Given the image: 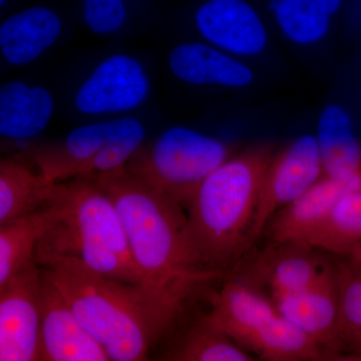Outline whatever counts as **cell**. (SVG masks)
<instances>
[{
  "mask_svg": "<svg viewBox=\"0 0 361 361\" xmlns=\"http://www.w3.org/2000/svg\"><path fill=\"white\" fill-rule=\"evenodd\" d=\"M37 264L113 361L147 360L201 284L123 282L102 276L73 259L49 258Z\"/></svg>",
  "mask_w": 361,
  "mask_h": 361,
  "instance_id": "1",
  "label": "cell"
},
{
  "mask_svg": "<svg viewBox=\"0 0 361 361\" xmlns=\"http://www.w3.org/2000/svg\"><path fill=\"white\" fill-rule=\"evenodd\" d=\"M92 177L108 192L122 220L135 266L152 283H206V270L190 242L188 215L174 199L123 168Z\"/></svg>",
  "mask_w": 361,
  "mask_h": 361,
  "instance_id": "2",
  "label": "cell"
},
{
  "mask_svg": "<svg viewBox=\"0 0 361 361\" xmlns=\"http://www.w3.org/2000/svg\"><path fill=\"white\" fill-rule=\"evenodd\" d=\"M270 160L267 147L231 156L195 193L188 206V231L206 270L222 274L253 244L259 192Z\"/></svg>",
  "mask_w": 361,
  "mask_h": 361,
  "instance_id": "3",
  "label": "cell"
},
{
  "mask_svg": "<svg viewBox=\"0 0 361 361\" xmlns=\"http://www.w3.org/2000/svg\"><path fill=\"white\" fill-rule=\"evenodd\" d=\"M149 59L125 47L92 54L73 68L58 90L59 106L80 122L141 115L154 96Z\"/></svg>",
  "mask_w": 361,
  "mask_h": 361,
  "instance_id": "4",
  "label": "cell"
},
{
  "mask_svg": "<svg viewBox=\"0 0 361 361\" xmlns=\"http://www.w3.org/2000/svg\"><path fill=\"white\" fill-rule=\"evenodd\" d=\"M231 156V149L220 137L174 125L147 141L126 169L180 205L189 206L204 180Z\"/></svg>",
  "mask_w": 361,
  "mask_h": 361,
  "instance_id": "5",
  "label": "cell"
},
{
  "mask_svg": "<svg viewBox=\"0 0 361 361\" xmlns=\"http://www.w3.org/2000/svg\"><path fill=\"white\" fill-rule=\"evenodd\" d=\"M322 177V157L314 135H299L271 159L259 192L252 242L259 238L279 211L300 198Z\"/></svg>",
  "mask_w": 361,
  "mask_h": 361,
  "instance_id": "6",
  "label": "cell"
},
{
  "mask_svg": "<svg viewBox=\"0 0 361 361\" xmlns=\"http://www.w3.org/2000/svg\"><path fill=\"white\" fill-rule=\"evenodd\" d=\"M190 25L195 39L247 61L269 47L264 18L247 0H202L192 11Z\"/></svg>",
  "mask_w": 361,
  "mask_h": 361,
  "instance_id": "7",
  "label": "cell"
},
{
  "mask_svg": "<svg viewBox=\"0 0 361 361\" xmlns=\"http://www.w3.org/2000/svg\"><path fill=\"white\" fill-rule=\"evenodd\" d=\"M49 202L59 207L63 220L102 242L126 262L137 267L115 203L92 176L56 183Z\"/></svg>",
  "mask_w": 361,
  "mask_h": 361,
  "instance_id": "8",
  "label": "cell"
},
{
  "mask_svg": "<svg viewBox=\"0 0 361 361\" xmlns=\"http://www.w3.org/2000/svg\"><path fill=\"white\" fill-rule=\"evenodd\" d=\"M40 275L33 259L0 286V361H39Z\"/></svg>",
  "mask_w": 361,
  "mask_h": 361,
  "instance_id": "9",
  "label": "cell"
},
{
  "mask_svg": "<svg viewBox=\"0 0 361 361\" xmlns=\"http://www.w3.org/2000/svg\"><path fill=\"white\" fill-rule=\"evenodd\" d=\"M71 23L54 6H27L7 16L0 25V61L2 70L35 65L70 35Z\"/></svg>",
  "mask_w": 361,
  "mask_h": 361,
  "instance_id": "10",
  "label": "cell"
},
{
  "mask_svg": "<svg viewBox=\"0 0 361 361\" xmlns=\"http://www.w3.org/2000/svg\"><path fill=\"white\" fill-rule=\"evenodd\" d=\"M39 307V361L110 360L44 269L40 275Z\"/></svg>",
  "mask_w": 361,
  "mask_h": 361,
  "instance_id": "11",
  "label": "cell"
},
{
  "mask_svg": "<svg viewBox=\"0 0 361 361\" xmlns=\"http://www.w3.org/2000/svg\"><path fill=\"white\" fill-rule=\"evenodd\" d=\"M165 68L175 82L193 89L243 90L256 78L245 59L195 37L180 40L168 49Z\"/></svg>",
  "mask_w": 361,
  "mask_h": 361,
  "instance_id": "12",
  "label": "cell"
},
{
  "mask_svg": "<svg viewBox=\"0 0 361 361\" xmlns=\"http://www.w3.org/2000/svg\"><path fill=\"white\" fill-rule=\"evenodd\" d=\"M122 118L82 122L61 139L30 149L32 161L54 183L90 176L94 159L118 132Z\"/></svg>",
  "mask_w": 361,
  "mask_h": 361,
  "instance_id": "13",
  "label": "cell"
},
{
  "mask_svg": "<svg viewBox=\"0 0 361 361\" xmlns=\"http://www.w3.org/2000/svg\"><path fill=\"white\" fill-rule=\"evenodd\" d=\"M59 106L58 90L35 78L18 77L0 87V137L27 144L47 130Z\"/></svg>",
  "mask_w": 361,
  "mask_h": 361,
  "instance_id": "14",
  "label": "cell"
},
{
  "mask_svg": "<svg viewBox=\"0 0 361 361\" xmlns=\"http://www.w3.org/2000/svg\"><path fill=\"white\" fill-rule=\"evenodd\" d=\"M49 258L80 261L90 270L110 279L132 283L149 282L137 267L61 217L39 240L33 257L37 263Z\"/></svg>",
  "mask_w": 361,
  "mask_h": 361,
  "instance_id": "15",
  "label": "cell"
},
{
  "mask_svg": "<svg viewBox=\"0 0 361 361\" xmlns=\"http://www.w3.org/2000/svg\"><path fill=\"white\" fill-rule=\"evenodd\" d=\"M284 318L312 337L332 355L336 350V324L338 315L337 268L329 271L314 284L295 292L271 298Z\"/></svg>",
  "mask_w": 361,
  "mask_h": 361,
  "instance_id": "16",
  "label": "cell"
},
{
  "mask_svg": "<svg viewBox=\"0 0 361 361\" xmlns=\"http://www.w3.org/2000/svg\"><path fill=\"white\" fill-rule=\"evenodd\" d=\"M361 191V169L343 177L322 179L268 223L274 243H299L334 206L348 195Z\"/></svg>",
  "mask_w": 361,
  "mask_h": 361,
  "instance_id": "17",
  "label": "cell"
},
{
  "mask_svg": "<svg viewBox=\"0 0 361 361\" xmlns=\"http://www.w3.org/2000/svg\"><path fill=\"white\" fill-rule=\"evenodd\" d=\"M275 245L255 267L256 279L269 288L271 298L303 290L334 269L312 247L291 242Z\"/></svg>",
  "mask_w": 361,
  "mask_h": 361,
  "instance_id": "18",
  "label": "cell"
},
{
  "mask_svg": "<svg viewBox=\"0 0 361 361\" xmlns=\"http://www.w3.org/2000/svg\"><path fill=\"white\" fill-rule=\"evenodd\" d=\"M277 314L272 300L250 285L230 281L214 299L208 317L240 346L249 349L259 332Z\"/></svg>",
  "mask_w": 361,
  "mask_h": 361,
  "instance_id": "19",
  "label": "cell"
},
{
  "mask_svg": "<svg viewBox=\"0 0 361 361\" xmlns=\"http://www.w3.org/2000/svg\"><path fill=\"white\" fill-rule=\"evenodd\" d=\"M314 135L323 176L343 177L361 169V144L353 116L345 106L337 103L326 104L318 116Z\"/></svg>",
  "mask_w": 361,
  "mask_h": 361,
  "instance_id": "20",
  "label": "cell"
},
{
  "mask_svg": "<svg viewBox=\"0 0 361 361\" xmlns=\"http://www.w3.org/2000/svg\"><path fill=\"white\" fill-rule=\"evenodd\" d=\"M344 0H271L278 30L298 47H312L329 37Z\"/></svg>",
  "mask_w": 361,
  "mask_h": 361,
  "instance_id": "21",
  "label": "cell"
},
{
  "mask_svg": "<svg viewBox=\"0 0 361 361\" xmlns=\"http://www.w3.org/2000/svg\"><path fill=\"white\" fill-rule=\"evenodd\" d=\"M61 217L59 207L49 202L35 212L0 225V286L33 260L39 240Z\"/></svg>",
  "mask_w": 361,
  "mask_h": 361,
  "instance_id": "22",
  "label": "cell"
},
{
  "mask_svg": "<svg viewBox=\"0 0 361 361\" xmlns=\"http://www.w3.org/2000/svg\"><path fill=\"white\" fill-rule=\"evenodd\" d=\"M56 183L20 157L0 161V225L39 210L49 203Z\"/></svg>",
  "mask_w": 361,
  "mask_h": 361,
  "instance_id": "23",
  "label": "cell"
},
{
  "mask_svg": "<svg viewBox=\"0 0 361 361\" xmlns=\"http://www.w3.org/2000/svg\"><path fill=\"white\" fill-rule=\"evenodd\" d=\"M152 0H78V20L90 35L101 39H126L151 20Z\"/></svg>",
  "mask_w": 361,
  "mask_h": 361,
  "instance_id": "24",
  "label": "cell"
},
{
  "mask_svg": "<svg viewBox=\"0 0 361 361\" xmlns=\"http://www.w3.org/2000/svg\"><path fill=\"white\" fill-rule=\"evenodd\" d=\"M161 360L170 361H251L245 348L211 322L208 314L195 320L161 353Z\"/></svg>",
  "mask_w": 361,
  "mask_h": 361,
  "instance_id": "25",
  "label": "cell"
},
{
  "mask_svg": "<svg viewBox=\"0 0 361 361\" xmlns=\"http://www.w3.org/2000/svg\"><path fill=\"white\" fill-rule=\"evenodd\" d=\"M249 350L269 361L322 360L336 357L279 312L259 332Z\"/></svg>",
  "mask_w": 361,
  "mask_h": 361,
  "instance_id": "26",
  "label": "cell"
},
{
  "mask_svg": "<svg viewBox=\"0 0 361 361\" xmlns=\"http://www.w3.org/2000/svg\"><path fill=\"white\" fill-rule=\"evenodd\" d=\"M361 243V191L344 197L299 244L346 256Z\"/></svg>",
  "mask_w": 361,
  "mask_h": 361,
  "instance_id": "27",
  "label": "cell"
},
{
  "mask_svg": "<svg viewBox=\"0 0 361 361\" xmlns=\"http://www.w3.org/2000/svg\"><path fill=\"white\" fill-rule=\"evenodd\" d=\"M338 315L336 350L355 348L361 351V266L341 265L337 268Z\"/></svg>",
  "mask_w": 361,
  "mask_h": 361,
  "instance_id": "28",
  "label": "cell"
},
{
  "mask_svg": "<svg viewBox=\"0 0 361 361\" xmlns=\"http://www.w3.org/2000/svg\"><path fill=\"white\" fill-rule=\"evenodd\" d=\"M346 256H348L351 263L361 266V243L353 247Z\"/></svg>",
  "mask_w": 361,
  "mask_h": 361,
  "instance_id": "29",
  "label": "cell"
},
{
  "mask_svg": "<svg viewBox=\"0 0 361 361\" xmlns=\"http://www.w3.org/2000/svg\"><path fill=\"white\" fill-rule=\"evenodd\" d=\"M11 2H13V0H0V7H1V11H6L7 7L11 6Z\"/></svg>",
  "mask_w": 361,
  "mask_h": 361,
  "instance_id": "30",
  "label": "cell"
},
{
  "mask_svg": "<svg viewBox=\"0 0 361 361\" xmlns=\"http://www.w3.org/2000/svg\"><path fill=\"white\" fill-rule=\"evenodd\" d=\"M360 109H361V89H360Z\"/></svg>",
  "mask_w": 361,
  "mask_h": 361,
  "instance_id": "31",
  "label": "cell"
}]
</instances>
